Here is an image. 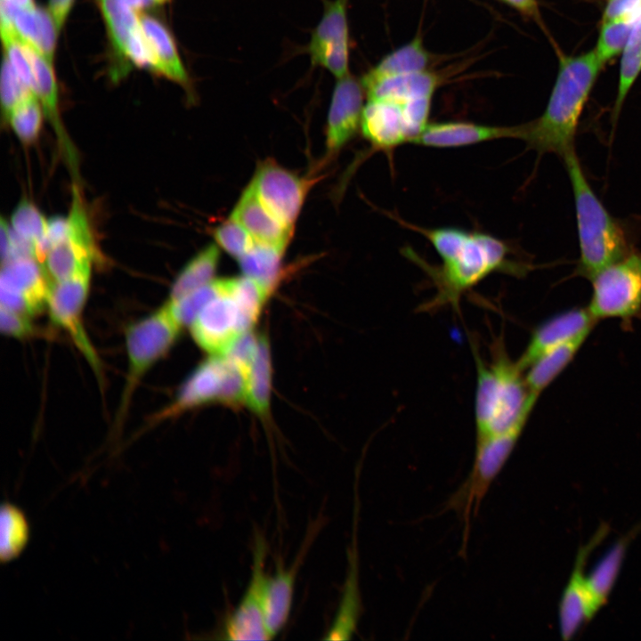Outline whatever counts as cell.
Wrapping results in <instances>:
<instances>
[{"instance_id": "obj_1", "label": "cell", "mask_w": 641, "mask_h": 641, "mask_svg": "<svg viewBox=\"0 0 641 641\" xmlns=\"http://www.w3.org/2000/svg\"><path fill=\"white\" fill-rule=\"evenodd\" d=\"M390 217L402 226L423 236L441 258L433 265L412 248L402 254L418 265L436 289L434 296L424 304L426 311L450 305L457 310L461 296L495 272L524 276L531 265L513 258V250L504 240L489 233L457 227H424L411 223L394 213Z\"/></svg>"}, {"instance_id": "obj_2", "label": "cell", "mask_w": 641, "mask_h": 641, "mask_svg": "<svg viewBox=\"0 0 641 641\" xmlns=\"http://www.w3.org/2000/svg\"><path fill=\"white\" fill-rule=\"evenodd\" d=\"M604 68L594 49L578 55L558 53V70L543 113L517 126L516 139L539 155L564 157L574 150L580 118L596 79Z\"/></svg>"}, {"instance_id": "obj_3", "label": "cell", "mask_w": 641, "mask_h": 641, "mask_svg": "<svg viewBox=\"0 0 641 641\" xmlns=\"http://www.w3.org/2000/svg\"><path fill=\"white\" fill-rule=\"evenodd\" d=\"M477 382L475 415L476 437L504 432L529 417L540 395L530 393L524 370L513 361L503 340L494 342L487 361L472 346Z\"/></svg>"}, {"instance_id": "obj_4", "label": "cell", "mask_w": 641, "mask_h": 641, "mask_svg": "<svg viewBox=\"0 0 641 641\" xmlns=\"http://www.w3.org/2000/svg\"><path fill=\"white\" fill-rule=\"evenodd\" d=\"M574 197L580 258L576 275L591 280L631 250L626 234L590 186L575 149L563 157Z\"/></svg>"}, {"instance_id": "obj_5", "label": "cell", "mask_w": 641, "mask_h": 641, "mask_svg": "<svg viewBox=\"0 0 641 641\" xmlns=\"http://www.w3.org/2000/svg\"><path fill=\"white\" fill-rule=\"evenodd\" d=\"M248 372L226 356L211 357L188 377L167 407L155 421L172 418L188 410L220 402L238 404L246 402Z\"/></svg>"}, {"instance_id": "obj_6", "label": "cell", "mask_w": 641, "mask_h": 641, "mask_svg": "<svg viewBox=\"0 0 641 641\" xmlns=\"http://www.w3.org/2000/svg\"><path fill=\"white\" fill-rule=\"evenodd\" d=\"M181 328L166 302L160 308L126 329L125 343L128 372L118 412L120 418L139 381L170 350Z\"/></svg>"}, {"instance_id": "obj_7", "label": "cell", "mask_w": 641, "mask_h": 641, "mask_svg": "<svg viewBox=\"0 0 641 641\" xmlns=\"http://www.w3.org/2000/svg\"><path fill=\"white\" fill-rule=\"evenodd\" d=\"M590 281L587 307L595 320L620 319L627 324L641 314V253L629 252Z\"/></svg>"}, {"instance_id": "obj_8", "label": "cell", "mask_w": 641, "mask_h": 641, "mask_svg": "<svg viewBox=\"0 0 641 641\" xmlns=\"http://www.w3.org/2000/svg\"><path fill=\"white\" fill-rule=\"evenodd\" d=\"M528 419L494 434L476 437L474 464L467 481L450 499L449 506L461 512L468 522L475 515L491 484L499 474L515 447Z\"/></svg>"}, {"instance_id": "obj_9", "label": "cell", "mask_w": 641, "mask_h": 641, "mask_svg": "<svg viewBox=\"0 0 641 641\" xmlns=\"http://www.w3.org/2000/svg\"><path fill=\"white\" fill-rule=\"evenodd\" d=\"M232 285L233 279H228L225 289L209 301L190 325L196 343L211 355H225L255 324L234 296Z\"/></svg>"}, {"instance_id": "obj_10", "label": "cell", "mask_w": 641, "mask_h": 641, "mask_svg": "<svg viewBox=\"0 0 641 641\" xmlns=\"http://www.w3.org/2000/svg\"><path fill=\"white\" fill-rule=\"evenodd\" d=\"M266 556V541L262 535L256 533L252 554L250 578L237 606L224 621L222 630L224 639L238 641L272 638L264 616Z\"/></svg>"}, {"instance_id": "obj_11", "label": "cell", "mask_w": 641, "mask_h": 641, "mask_svg": "<svg viewBox=\"0 0 641 641\" xmlns=\"http://www.w3.org/2000/svg\"><path fill=\"white\" fill-rule=\"evenodd\" d=\"M348 3L349 0H323V14L306 46L312 66L327 69L337 79L350 74Z\"/></svg>"}, {"instance_id": "obj_12", "label": "cell", "mask_w": 641, "mask_h": 641, "mask_svg": "<svg viewBox=\"0 0 641 641\" xmlns=\"http://www.w3.org/2000/svg\"><path fill=\"white\" fill-rule=\"evenodd\" d=\"M91 273L92 267L63 281L50 282L46 307L52 321L69 333L89 363L98 371V356L83 323Z\"/></svg>"}, {"instance_id": "obj_13", "label": "cell", "mask_w": 641, "mask_h": 641, "mask_svg": "<svg viewBox=\"0 0 641 641\" xmlns=\"http://www.w3.org/2000/svg\"><path fill=\"white\" fill-rule=\"evenodd\" d=\"M312 183L267 159L258 166L249 185L264 205L293 230Z\"/></svg>"}, {"instance_id": "obj_14", "label": "cell", "mask_w": 641, "mask_h": 641, "mask_svg": "<svg viewBox=\"0 0 641 641\" xmlns=\"http://www.w3.org/2000/svg\"><path fill=\"white\" fill-rule=\"evenodd\" d=\"M606 534L607 527L600 528L577 553L572 572L563 591L558 608L559 630L564 640L572 638L584 623L599 611L588 588L584 570L591 551Z\"/></svg>"}, {"instance_id": "obj_15", "label": "cell", "mask_w": 641, "mask_h": 641, "mask_svg": "<svg viewBox=\"0 0 641 641\" xmlns=\"http://www.w3.org/2000/svg\"><path fill=\"white\" fill-rule=\"evenodd\" d=\"M365 90L361 79L349 74L337 78L328 112L326 152H338L360 129Z\"/></svg>"}, {"instance_id": "obj_16", "label": "cell", "mask_w": 641, "mask_h": 641, "mask_svg": "<svg viewBox=\"0 0 641 641\" xmlns=\"http://www.w3.org/2000/svg\"><path fill=\"white\" fill-rule=\"evenodd\" d=\"M360 130L373 150L389 154L412 140L403 108L388 101L368 100L362 110Z\"/></svg>"}, {"instance_id": "obj_17", "label": "cell", "mask_w": 641, "mask_h": 641, "mask_svg": "<svg viewBox=\"0 0 641 641\" xmlns=\"http://www.w3.org/2000/svg\"><path fill=\"white\" fill-rule=\"evenodd\" d=\"M517 127L466 121L428 123L410 144L430 148L465 147L494 140L516 139Z\"/></svg>"}, {"instance_id": "obj_18", "label": "cell", "mask_w": 641, "mask_h": 641, "mask_svg": "<svg viewBox=\"0 0 641 641\" xmlns=\"http://www.w3.org/2000/svg\"><path fill=\"white\" fill-rule=\"evenodd\" d=\"M596 322L588 307L572 308L549 318L534 329L517 363L525 370L543 353L592 329Z\"/></svg>"}, {"instance_id": "obj_19", "label": "cell", "mask_w": 641, "mask_h": 641, "mask_svg": "<svg viewBox=\"0 0 641 641\" xmlns=\"http://www.w3.org/2000/svg\"><path fill=\"white\" fill-rule=\"evenodd\" d=\"M20 42L34 76V93L38 98L44 113L56 134L59 147L65 159L73 174L76 175L78 165L77 156L59 115L57 84L52 65L33 46L20 38Z\"/></svg>"}, {"instance_id": "obj_20", "label": "cell", "mask_w": 641, "mask_h": 641, "mask_svg": "<svg viewBox=\"0 0 641 641\" xmlns=\"http://www.w3.org/2000/svg\"><path fill=\"white\" fill-rule=\"evenodd\" d=\"M231 217L239 223L258 243L286 248L292 235V230L264 205L250 185L237 202Z\"/></svg>"}, {"instance_id": "obj_21", "label": "cell", "mask_w": 641, "mask_h": 641, "mask_svg": "<svg viewBox=\"0 0 641 641\" xmlns=\"http://www.w3.org/2000/svg\"><path fill=\"white\" fill-rule=\"evenodd\" d=\"M309 540L300 551V555L288 567L277 562L274 572L266 576L264 584V616L267 628L272 638L280 633L288 621L295 590V583L299 564L309 548Z\"/></svg>"}, {"instance_id": "obj_22", "label": "cell", "mask_w": 641, "mask_h": 641, "mask_svg": "<svg viewBox=\"0 0 641 641\" xmlns=\"http://www.w3.org/2000/svg\"><path fill=\"white\" fill-rule=\"evenodd\" d=\"M50 281L42 264L34 257H23L2 264L0 288L24 297L36 313L46 306Z\"/></svg>"}, {"instance_id": "obj_23", "label": "cell", "mask_w": 641, "mask_h": 641, "mask_svg": "<svg viewBox=\"0 0 641 641\" xmlns=\"http://www.w3.org/2000/svg\"><path fill=\"white\" fill-rule=\"evenodd\" d=\"M441 77L426 70L377 80L364 88L367 100L393 102L404 107L410 101L433 98Z\"/></svg>"}, {"instance_id": "obj_24", "label": "cell", "mask_w": 641, "mask_h": 641, "mask_svg": "<svg viewBox=\"0 0 641 641\" xmlns=\"http://www.w3.org/2000/svg\"><path fill=\"white\" fill-rule=\"evenodd\" d=\"M355 542L348 553V569L334 619L325 634L327 640H348L355 634L361 612L358 556Z\"/></svg>"}, {"instance_id": "obj_25", "label": "cell", "mask_w": 641, "mask_h": 641, "mask_svg": "<svg viewBox=\"0 0 641 641\" xmlns=\"http://www.w3.org/2000/svg\"><path fill=\"white\" fill-rule=\"evenodd\" d=\"M139 20L145 42L156 61L157 71L188 88L189 76L167 29L148 15H140Z\"/></svg>"}, {"instance_id": "obj_26", "label": "cell", "mask_w": 641, "mask_h": 641, "mask_svg": "<svg viewBox=\"0 0 641 641\" xmlns=\"http://www.w3.org/2000/svg\"><path fill=\"white\" fill-rule=\"evenodd\" d=\"M591 330H585L548 350L524 370L525 381L530 393L540 395L553 382L573 360Z\"/></svg>"}, {"instance_id": "obj_27", "label": "cell", "mask_w": 641, "mask_h": 641, "mask_svg": "<svg viewBox=\"0 0 641 641\" xmlns=\"http://www.w3.org/2000/svg\"><path fill=\"white\" fill-rule=\"evenodd\" d=\"M433 58L424 46L422 38L418 36L381 59L361 78V84L365 88L385 77L426 71L432 63Z\"/></svg>"}, {"instance_id": "obj_28", "label": "cell", "mask_w": 641, "mask_h": 641, "mask_svg": "<svg viewBox=\"0 0 641 641\" xmlns=\"http://www.w3.org/2000/svg\"><path fill=\"white\" fill-rule=\"evenodd\" d=\"M640 528V525L634 528L616 541L591 572L586 575L588 588L598 610L605 604L620 574L629 545Z\"/></svg>"}, {"instance_id": "obj_29", "label": "cell", "mask_w": 641, "mask_h": 641, "mask_svg": "<svg viewBox=\"0 0 641 641\" xmlns=\"http://www.w3.org/2000/svg\"><path fill=\"white\" fill-rule=\"evenodd\" d=\"M271 355L267 338L258 336L256 356L247 376L246 403L257 415L264 417L269 412L271 398Z\"/></svg>"}, {"instance_id": "obj_30", "label": "cell", "mask_w": 641, "mask_h": 641, "mask_svg": "<svg viewBox=\"0 0 641 641\" xmlns=\"http://www.w3.org/2000/svg\"><path fill=\"white\" fill-rule=\"evenodd\" d=\"M219 259L220 251L215 244H210L199 251L177 275L170 289L168 300L179 299L211 282Z\"/></svg>"}, {"instance_id": "obj_31", "label": "cell", "mask_w": 641, "mask_h": 641, "mask_svg": "<svg viewBox=\"0 0 641 641\" xmlns=\"http://www.w3.org/2000/svg\"><path fill=\"white\" fill-rule=\"evenodd\" d=\"M95 259L92 252L66 239L48 252L42 265L50 282H60L92 267Z\"/></svg>"}, {"instance_id": "obj_32", "label": "cell", "mask_w": 641, "mask_h": 641, "mask_svg": "<svg viewBox=\"0 0 641 641\" xmlns=\"http://www.w3.org/2000/svg\"><path fill=\"white\" fill-rule=\"evenodd\" d=\"M30 538V526L25 513L5 501L0 512V559L3 564L19 557Z\"/></svg>"}, {"instance_id": "obj_33", "label": "cell", "mask_w": 641, "mask_h": 641, "mask_svg": "<svg viewBox=\"0 0 641 641\" xmlns=\"http://www.w3.org/2000/svg\"><path fill=\"white\" fill-rule=\"evenodd\" d=\"M285 248L256 242L238 259L245 277L255 280L270 291L278 280Z\"/></svg>"}, {"instance_id": "obj_34", "label": "cell", "mask_w": 641, "mask_h": 641, "mask_svg": "<svg viewBox=\"0 0 641 641\" xmlns=\"http://www.w3.org/2000/svg\"><path fill=\"white\" fill-rule=\"evenodd\" d=\"M641 72V12L636 18L627 45L621 54L617 93L612 111V122H617L623 103Z\"/></svg>"}, {"instance_id": "obj_35", "label": "cell", "mask_w": 641, "mask_h": 641, "mask_svg": "<svg viewBox=\"0 0 641 641\" xmlns=\"http://www.w3.org/2000/svg\"><path fill=\"white\" fill-rule=\"evenodd\" d=\"M115 49L126 56L133 36L141 33L139 16L124 0H98Z\"/></svg>"}, {"instance_id": "obj_36", "label": "cell", "mask_w": 641, "mask_h": 641, "mask_svg": "<svg viewBox=\"0 0 641 641\" xmlns=\"http://www.w3.org/2000/svg\"><path fill=\"white\" fill-rule=\"evenodd\" d=\"M635 20H601L596 44L593 49L604 65L621 56L629 38Z\"/></svg>"}, {"instance_id": "obj_37", "label": "cell", "mask_w": 641, "mask_h": 641, "mask_svg": "<svg viewBox=\"0 0 641 641\" xmlns=\"http://www.w3.org/2000/svg\"><path fill=\"white\" fill-rule=\"evenodd\" d=\"M228 279L212 280L208 284L176 300L166 303L182 327L190 326L200 310L226 288Z\"/></svg>"}, {"instance_id": "obj_38", "label": "cell", "mask_w": 641, "mask_h": 641, "mask_svg": "<svg viewBox=\"0 0 641 641\" xmlns=\"http://www.w3.org/2000/svg\"><path fill=\"white\" fill-rule=\"evenodd\" d=\"M43 112L35 93H31L12 110L7 120L21 142L30 144L37 139L42 127Z\"/></svg>"}, {"instance_id": "obj_39", "label": "cell", "mask_w": 641, "mask_h": 641, "mask_svg": "<svg viewBox=\"0 0 641 641\" xmlns=\"http://www.w3.org/2000/svg\"><path fill=\"white\" fill-rule=\"evenodd\" d=\"M11 228L20 237L34 244L36 250L45 239L47 220L32 203L23 199L11 216Z\"/></svg>"}, {"instance_id": "obj_40", "label": "cell", "mask_w": 641, "mask_h": 641, "mask_svg": "<svg viewBox=\"0 0 641 641\" xmlns=\"http://www.w3.org/2000/svg\"><path fill=\"white\" fill-rule=\"evenodd\" d=\"M214 237L223 250L237 259L245 255L256 243L247 231L232 217L215 229Z\"/></svg>"}, {"instance_id": "obj_41", "label": "cell", "mask_w": 641, "mask_h": 641, "mask_svg": "<svg viewBox=\"0 0 641 641\" xmlns=\"http://www.w3.org/2000/svg\"><path fill=\"white\" fill-rule=\"evenodd\" d=\"M31 93H34L23 83L4 56L1 70V104L6 119L12 110Z\"/></svg>"}, {"instance_id": "obj_42", "label": "cell", "mask_w": 641, "mask_h": 641, "mask_svg": "<svg viewBox=\"0 0 641 641\" xmlns=\"http://www.w3.org/2000/svg\"><path fill=\"white\" fill-rule=\"evenodd\" d=\"M35 12L38 23L37 51L53 65L58 30L50 12L37 7Z\"/></svg>"}, {"instance_id": "obj_43", "label": "cell", "mask_w": 641, "mask_h": 641, "mask_svg": "<svg viewBox=\"0 0 641 641\" xmlns=\"http://www.w3.org/2000/svg\"><path fill=\"white\" fill-rule=\"evenodd\" d=\"M0 328L4 334L16 338L27 337L34 331L30 316L1 306Z\"/></svg>"}, {"instance_id": "obj_44", "label": "cell", "mask_w": 641, "mask_h": 641, "mask_svg": "<svg viewBox=\"0 0 641 641\" xmlns=\"http://www.w3.org/2000/svg\"><path fill=\"white\" fill-rule=\"evenodd\" d=\"M641 12V0H606L601 20L636 19Z\"/></svg>"}, {"instance_id": "obj_45", "label": "cell", "mask_w": 641, "mask_h": 641, "mask_svg": "<svg viewBox=\"0 0 641 641\" xmlns=\"http://www.w3.org/2000/svg\"><path fill=\"white\" fill-rule=\"evenodd\" d=\"M506 4L518 11L521 14L536 21L543 27V22L537 0H503Z\"/></svg>"}, {"instance_id": "obj_46", "label": "cell", "mask_w": 641, "mask_h": 641, "mask_svg": "<svg viewBox=\"0 0 641 641\" xmlns=\"http://www.w3.org/2000/svg\"><path fill=\"white\" fill-rule=\"evenodd\" d=\"M75 0H50L49 12L57 30H61Z\"/></svg>"}, {"instance_id": "obj_47", "label": "cell", "mask_w": 641, "mask_h": 641, "mask_svg": "<svg viewBox=\"0 0 641 641\" xmlns=\"http://www.w3.org/2000/svg\"><path fill=\"white\" fill-rule=\"evenodd\" d=\"M0 251L2 264L8 262L12 246V230L11 225L2 218L0 225Z\"/></svg>"}, {"instance_id": "obj_48", "label": "cell", "mask_w": 641, "mask_h": 641, "mask_svg": "<svg viewBox=\"0 0 641 641\" xmlns=\"http://www.w3.org/2000/svg\"><path fill=\"white\" fill-rule=\"evenodd\" d=\"M134 11L139 12L153 3L152 0H124Z\"/></svg>"}, {"instance_id": "obj_49", "label": "cell", "mask_w": 641, "mask_h": 641, "mask_svg": "<svg viewBox=\"0 0 641 641\" xmlns=\"http://www.w3.org/2000/svg\"><path fill=\"white\" fill-rule=\"evenodd\" d=\"M7 1L12 3L13 4L17 5L20 8H22V9L30 10V9L35 8L33 0H7Z\"/></svg>"}, {"instance_id": "obj_50", "label": "cell", "mask_w": 641, "mask_h": 641, "mask_svg": "<svg viewBox=\"0 0 641 641\" xmlns=\"http://www.w3.org/2000/svg\"><path fill=\"white\" fill-rule=\"evenodd\" d=\"M152 1H153L154 4H160L166 3V2H167V1H169V0H152Z\"/></svg>"}]
</instances>
